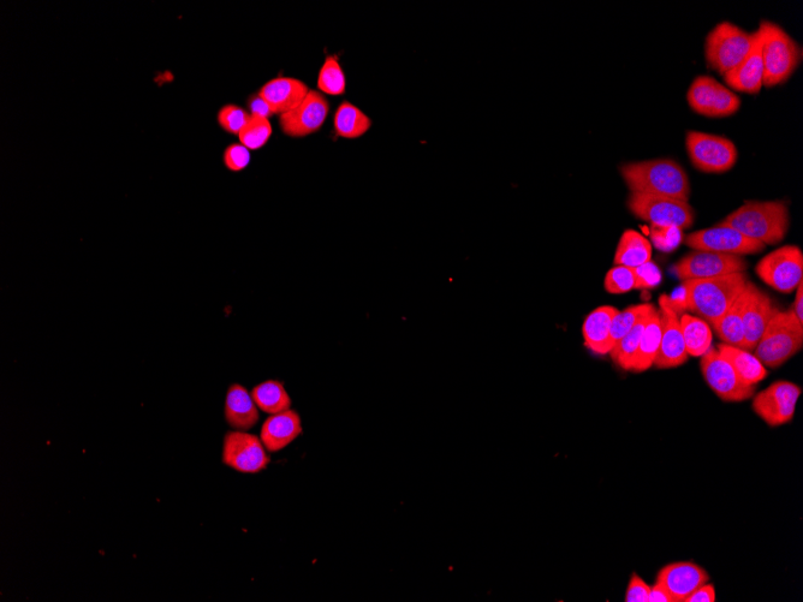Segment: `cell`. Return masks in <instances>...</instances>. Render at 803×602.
I'll return each instance as SVG.
<instances>
[{
    "mask_svg": "<svg viewBox=\"0 0 803 602\" xmlns=\"http://www.w3.org/2000/svg\"><path fill=\"white\" fill-rule=\"evenodd\" d=\"M759 28L763 32V85H781L799 67L801 47L775 23L764 21Z\"/></svg>",
    "mask_w": 803,
    "mask_h": 602,
    "instance_id": "5",
    "label": "cell"
},
{
    "mask_svg": "<svg viewBox=\"0 0 803 602\" xmlns=\"http://www.w3.org/2000/svg\"><path fill=\"white\" fill-rule=\"evenodd\" d=\"M656 311L652 303H640V305L630 306L622 312H618L611 324V342L615 345L633 329L638 321Z\"/></svg>",
    "mask_w": 803,
    "mask_h": 602,
    "instance_id": "34",
    "label": "cell"
},
{
    "mask_svg": "<svg viewBox=\"0 0 803 602\" xmlns=\"http://www.w3.org/2000/svg\"><path fill=\"white\" fill-rule=\"evenodd\" d=\"M700 369L707 385L723 402H745L755 395V386L743 383L716 348L700 357Z\"/></svg>",
    "mask_w": 803,
    "mask_h": 602,
    "instance_id": "10",
    "label": "cell"
},
{
    "mask_svg": "<svg viewBox=\"0 0 803 602\" xmlns=\"http://www.w3.org/2000/svg\"><path fill=\"white\" fill-rule=\"evenodd\" d=\"M754 34V43L746 58L724 75L730 88L748 94H758L763 87V32L759 28Z\"/></svg>",
    "mask_w": 803,
    "mask_h": 602,
    "instance_id": "19",
    "label": "cell"
},
{
    "mask_svg": "<svg viewBox=\"0 0 803 602\" xmlns=\"http://www.w3.org/2000/svg\"><path fill=\"white\" fill-rule=\"evenodd\" d=\"M648 602H675L674 598L662 583L658 581L653 584L648 596Z\"/></svg>",
    "mask_w": 803,
    "mask_h": 602,
    "instance_id": "44",
    "label": "cell"
},
{
    "mask_svg": "<svg viewBox=\"0 0 803 602\" xmlns=\"http://www.w3.org/2000/svg\"><path fill=\"white\" fill-rule=\"evenodd\" d=\"M686 244L694 250H705L728 255L745 256L763 252L765 244L742 235L741 232L717 224L713 228L692 232Z\"/></svg>",
    "mask_w": 803,
    "mask_h": 602,
    "instance_id": "15",
    "label": "cell"
},
{
    "mask_svg": "<svg viewBox=\"0 0 803 602\" xmlns=\"http://www.w3.org/2000/svg\"><path fill=\"white\" fill-rule=\"evenodd\" d=\"M249 119H251V112L237 105H225L218 112V124L220 127L226 133L237 136L246 127Z\"/></svg>",
    "mask_w": 803,
    "mask_h": 602,
    "instance_id": "37",
    "label": "cell"
},
{
    "mask_svg": "<svg viewBox=\"0 0 803 602\" xmlns=\"http://www.w3.org/2000/svg\"><path fill=\"white\" fill-rule=\"evenodd\" d=\"M657 581L669 590L675 602H684L695 589L710 581L704 568L693 562H677L664 566Z\"/></svg>",
    "mask_w": 803,
    "mask_h": 602,
    "instance_id": "20",
    "label": "cell"
},
{
    "mask_svg": "<svg viewBox=\"0 0 803 602\" xmlns=\"http://www.w3.org/2000/svg\"><path fill=\"white\" fill-rule=\"evenodd\" d=\"M224 164L231 171L245 170L251 164V151L242 143H234L225 149Z\"/></svg>",
    "mask_w": 803,
    "mask_h": 602,
    "instance_id": "39",
    "label": "cell"
},
{
    "mask_svg": "<svg viewBox=\"0 0 803 602\" xmlns=\"http://www.w3.org/2000/svg\"><path fill=\"white\" fill-rule=\"evenodd\" d=\"M791 311L794 312L796 318L803 324V280L796 288V297Z\"/></svg>",
    "mask_w": 803,
    "mask_h": 602,
    "instance_id": "45",
    "label": "cell"
},
{
    "mask_svg": "<svg viewBox=\"0 0 803 602\" xmlns=\"http://www.w3.org/2000/svg\"><path fill=\"white\" fill-rule=\"evenodd\" d=\"M652 261V244L635 230L624 231L615 254L616 266L641 267Z\"/></svg>",
    "mask_w": 803,
    "mask_h": 602,
    "instance_id": "27",
    "label": "cell"
},
{
    "mask_svg": "<svg viewBox=\"0 0 803 602\" xmlns=\"http://www.w3.org/2000/svg\"><path fill=\"white\" fill-rule=\"evenodd\" d=\"M618 312L620 311L615 307L603 306L587 315L582 326V335L585 347L593 354L604 356L614 349L611 342V324Z\"/></svg>",
    "mask_w": 803,
    "mask_h": 602,
    "instance_id": "22",
    "label": "cell"
},
{
    "mask_svg": "<svg viewBox=\"0 0 803 602\" xmlns=\"http://www.w3.org/2000/svg\"><path fill=\"white\" fill-rule=\"evenodd\" d=\"M257 404L253 401L245 387L235 384L230 386L225 402V419L230 427L246 432L259 421Z\"/></svg>",
    "mask_w": 803,
    "mask_h": 602,
    "instance_id": "24",
    "label": "cell"
},
{
    "mask_svg": "<svg viewBox=\"0 0 803 602\" xmlns=\"http://www.w3.org/2000/svg\"><path fill=\"white\" fill-rule=\"evenodd\" d=\"M753 285L752 282H748L745 290L736 298L728 311L711 324L723 343L731 345V347L745 349V330H743L742 313L748 297L751 295Z\"/></svg>",
    "mask_w": 803,
    "mask_h": 602,
    "instance_id": "25",
    "label": "cell"
},
{
    "mask_svg": "<svg viewBox=\"0 0 803 602\" xmlns=\"http://www.w3.org/2000/svg\"><path fill=\"white\" fill-rule=\"evenodd\" d=\"M660 329L662 337L654 367L671 369L684 365L688 361L686 345H684L681 321L674 301L668 295L659 297Z\"/></svg>",
    "mask_w": 803,
    "mask_h": 602,
    "instance_id": "14",
    "label": "cell"
},
{
    "mask_svg": "<svg viewBox=\"0 0 803 602\" xmlns=\"http://www.w3.org/2000/svg\"><path fill=\"white\" fill-rule=\"evenodd\" d=\"M719 225L730 226L765 246H775L788 234L789 208L784 201H747Z\"/></svg>",
    "mask_w": 803,
    "mask_h": 602,
    "instance_id": "3",
    "label": "cell"
},
{
    "mask_svg": "<svg viewBox=\"0 0 803 602\" xmlns=\"http://www.w3.org/2000/svg\"><path fill=\"white\" fill-rule=\"evenodd\" d=\"M648 317H650V314L642 317L638 323L634 325L633 329L630 330L627 335L615 345L614 349L611 350L610 355L612 360H614L616 365L623 369V371L630 372V368H632L634 355L636 350H638Z\"/></svg>",
    "mask_w": 803,
    "mask_h": 602,
    "instance_id": "32",
    "label": "cell"
},
{
    "mask_svg": "<svg viewBox=\"0 0 803 602\" xmlns=\"http://www.w3.org/2000/svg\"><path fill=\"white\" fill-rule=\"evenodd\" d=\"M272 135V125L269 118L252 116L246 127L242 129L239 139L249 151L263 148Z\"/></svg>",
    "mask_w": 803,
    "mask_h": 602,
    "instance_id": "36",
    "label": "cell"
},
{
    "mask_svg": "<svg viewBox=\"0 0 803 602\" xmlns=\"http://www.w3.org/2000/svg\"><path fill=\"white\" fill-rule=\"evenodd\" d=\"M302 433L299 414L293 410L275 414L264 422L261 428V441L270 452L283 450Z\"/></svg>",
    "mask_w": 803,
    "mask_h": 602,
    "instance_id": "23",
    "label": "cell"
},
{
    "mask_svg": "<svg viewBox=\"0 0 803 602\" xmlns=\"http://www.w3.org/2000/svg\"><path fill=\"white\" fill-rule=\"evenodd\" d=\"M747 267V261L742 256L694 250L678 260L670 271L677 279L684 282L689 279H705L746 272Z\"/></svg>",
    "mask_w": 803,
    "mask_h": 602,
    "instance_id": "12",
    "label": "cell"
},
{
    "mask_svg": "<svg viewBox=\"0 0 803 602\" xmlns=\"http://www.w3.org/2000/svg\"><path fill=\"white\" fill-rule=\"evenodd\" d=\"M329 101L318 91H309L305 100L293 111L284 113L279 118V125L285 135L301 139L323 127L329 116Z\"/></svg>",
    "mask_w": 803,
    "mask_h": 602,
    "instance_id": "17",
    "label": "cell"
},
{
    "mask_svg": "<svg viewBox=\"0 0 803 602\" xmlns=\"http://www.w3.org/2000/svg\"><path fill=\"white\" fill-rule=\"evenodd\" d=\"M717 350L725 360H727L731 367L743 383L751 386H757L761 381L765 380L769 372L767 368L761 363L757 356L751 351L731 347L728 344H719Z\"/></svg>",
    "mask_w": 803,
    "mask_h": 602,
    "instance_id": "26",
    "label": "cell"
},
{
    "mask_svg": "<svg viewBox=\"0 0 803 602\" xmlns=\"http://www.w3.org/2000/svg\"><path fill=\"white\" fill-rule=\"evenodd\" d=\"M716 589L712 583H705L688 596L684 602H715Z\"/></svg>",
    "mask_w": 803,
    "mask_h": 602,
    "instance_id": "42",
    "label": "cell"
},
{
    "mask_svg": "<svg viewBox=\"0 0 803 602\" xmlns=\"http://www.w3.org/2000/svg\"><path fill=\"white\" fill-rule=\"evenodd\" d=\"M660 337H662V329H660V315L656 309L647 319L630 372L642 373L653 367L658 355Z\"/></svg>",
    "mask_w": 803,
    "mask_h": 602,
    "instance_id": "28",
    "label": "cell"
},
{
    "mask_svg": "<svg viewBox=\"0 0 803 602\" xmlns=\"http://www.w3.org/2000/svg\"><path fill=\"white\" fill-rule=\"evenodd\" d=\"M686 146L695 169L706 174H722L734 168L739 152L727 137L688 131Z\"/></svg>",
    "mask_w": 803,
    "mask_h": 602,
    "instance_id": "8",
    "label": "cell"
},
{
    "mask_svg": "<svg viewBox=\"0 0 803 602\" xmlns=\"http://www.w3.org/2000/svg\"><path fill=\"white\" fill-rule=\"evenodd\" d=\"M604 288L609 294L622 295L635 289H641V284L635 268L615 266L606 273Z\"/></svg>",
    "mask_w": 803,
    "mask_h": 602,
    "instance_id": "35",
    "label": "cell"
},
{
    "mask_svg": "<svg viewBox=\"0 0 803 602\" xmlns=\"http://www.w3.org/2000/svg\"><path fill=\"white\" fill-rule=\"evenodd\" d=\"M755 34H749L730 22L719 23L707 35V64L723 76L735 69L751 51Z\"/></svg>",
    "mask_w": 803,
    "mask_h": 602,
    "instance_id": "6",
    "label": "cell"
},
{
    "mask_svg": "<svg viewBox=\"0 0 803 602\" xmlns=\"http://www.w3.org/2000/svg\"><path fill=\"white\" fill-rule=\"evenodd\" d=\"M252 398L261 410L272 415L283 413L291 407L288 392L285 391L284 385L276 380L265 381L255 386Z\"/></svg>",
    "mask_w": 803,
    "mask_h": 602,
    "instance_id": "31",
    "label": "cell"
},
{
    "mask_svg": "<svg viewBox=\"0 0 803 602\" xmlns=\"http://www.w3.org/2000/svg\"><path fill=\"white\" fill-rule=\"evenodd\" d=\"M651 586L642 580L638 574H633L630 577L629 586L627 588L626 602H648L650 596Z\"/></svg>",
    "mask_w": 803,
    "mask_h": 602,
    "instance_id": "40",
    "label": "cell"
},
{
    "mask_svg": "<svg viewBox=\"0 0 803 602\" xmlns=\"http://www.w3.org/2000/svg\"><path fill=\"white\" fill-rule=\"evenodd\" d=\"M223 462L237 472L257 474L269 466L270 457L258 437L239 431L225 435Z\"/></svg>",
    "mask_w": 803,
    "mask_h": 602,
    "instance_id": "16",
    "label": "cell"
},
{
    "mask_svg": "<svg viewBox=\"0 0 803 602\" xmlns=\"http://www.w3.org/2000/svg\"><path fill=\"white\" fill-rule=\"evenodd\" d=\"M778 312L772 298L754 284L742 313L745 350L753 351L757 347L767 325Z\"/></svg>",
    "mask_w": 803,
    "mask_h": 602,
    "instance_id": "18",
    "label": "cell"
},
{
    "mask_svg": "<svg viewBox=\"0 0 803 602\" xmlns=\"http://www.w3.org/2000/svg\"><path fill=\"white\" fill-rule=\"evenodd\" d=\"M311 91L305 82L293 77H276L266 82L259 95L270 106L273 115H284L296 109Z\"/></svg>",
    "mask_w": 803,
    "mask_h": 602,
    "instance_id": "21",
    "label": "cell"
},
{
    "mask_svg": "<svg viewBox=\"0 0 803 602\" xmlns=\"http://www.w3.org/2000/svg\"><path fill=\"white\" fill-rule=\"evenodd\" d=\"M687 100L694 112L710 118L729 117L741 107V99L710 76H699L693 81Z\"/></svg>",
    "mask_w": 803,
    "mask_h": 602,
    "instance_id": "13",
    "label": "cell"
},
{
    "mask_svg": "<svg viewBox=\"0 0 803 602\" xmlns=\"http://www.w3.org/2000/svg\"><path fill=\"white\" fill-rule=\"evenodd\" d=\"M802 390L791 381L779 380L753 396L754 413L767 426L781 427L793 421Z\"/></svg>",
    "mask_w": 803,
    "mask_h": 602,
    "instance_id": "11",
    "label": "cell"
},
{
    "mask_svg": "<svg viewBox=\"0 0 803 602\" xmlns=\"http://www.w3.org/2000/svg\"><path fill=\"white\" fill-rule=\"evenodd\" d=\"M318 88L321 93L342 95L346 93V74L339 64L337 56H327L318 76Z\"/></svg>",
    "mask_w": 803,
    "mask_h": 602,
    "instance_id": "33",
    "label": "cell"
},
{
    "mask_svg": "<svg viewBox=\"0 0 803 602\" xmlns=\"http://www.w3.org/2000/svg\"><path fill=\"white\" fill-rule=\"evenodd\" d=\"M621 175L632 193L688 202L691 198V182L687 172L672 159L624 164L621 166Z\"/></svg>",
    "mask_w": 803,
    "mask_h": 602,
    "instance_id": "1",
    "label": "cell"
},
{
    "mask_svg": "<svg viewBox=\"0 0 803 602\" xmlns=\"http://www.w3.org/2000/svg\"><path fill=\"white\" fill-rule=\"evenodd\" d=\"M680 321L687 354L693 357L705 355L712 347L713 336L709 323L691 314H683Z\"/></svg>",
    "mask_w": 803,
    "mask_h": 602,
    "instance_id": "30",
    "label": "cell"
},
{
    "mask_svg": "<svg viewBox=\"0 0 803 602\" xmlns=\"http://www.w3.org/2000/svg\"><path fill=\"white\" fill-rule=\"evenodd\" d=\"M248 107L251 110L252 116H259L270 118L273 116V112L270 109V106L266 104V101L260 97L259 94L253 95L251 99L248 100Z\"/></svg>",
    "mask_w": 803,
    "mask_h": 602,
    "instance_id": "43",
    "label": "cell"
},
{
    "mask_svg": "<svg viewBox=\"0 0 803 602\" xmlns=\"http://www.w3.org/2000/svg\"><path fill=\"white\" fill-rule=\"evenodd\" d=\"M755 273L781 294H791L803 280V254L797 246L773 250L758 262Z\"/></svg>",
    "mask_w": 803,
    "mask_h": 602,
    "instance_id": "9",
    "label": "cell"
},
{
    "mask_svg": "<svg viewBox=\"0 0 803 602\" xmlns=\"http://www.w3.org/2000/svg\"><path fill=\"white\" fill-rule=\"evenodd\" d=\"M635 270L640 279L641 289L654 288L662 280V274L652 261L644 266L636 267Z\"/></svg>",
    "mask_w": 803,
    "mask_h": 602,
    "instance_id": "41",
    "label": "cell"
},
{
    "mask_svg": "<svg viewBox=\"0 0 803 602\" xmlns=\"http://www.w3.org/2000/svg\"><path fill=\"white\" fill-rule=\"evenodd\" d=\"M651 234L654 246L663 252H671L682 241V230L677 228L652 225Z\"/></svg>",
    "mask_w": 803,
    "mask_h": 602,
    "instance_id": "38",
    "label": "cell"
},
{
    "mask_svg": "<svg viewBox=\"0 0 803 602\" xmlns=\"http://www.w3.org/2000/svg\"><path fill=\"white\" fill-rule=\"evenodd\" d=\"M627 205L636 218L654 226L682 230L691 228L695 219V212L688 201L630 193Z\"/></svg>",
    "mask_w": 803,
    "mask_h": 602,
    "instance_id": "7",
    "label": "cell"
},
{
    "mask_svg": "<svg viewBox=\"0 0 803 602\" xmlns=\"http://www.w3.org/2000/svg\"><path fill=\"white\" fill-rule=\"evenodd\" d=\"M748 282L746 272L684 280V305L689 312L712 324L728 311Z\"/></svg>",
    "mask_w": 803,
    "mask_h": 602,
    "instance_id": "2",
    "label": "cell"
},
{
    "mask_svg": "<svg viewBox=\"0 0 803 602\" xmlns=\"http://www.w3.org/2000/svg\"><path fill=\"white\" fill-rule=\"evenodd\" d=\"M333 125H335L336 136L355 140L364 136L371 129L372 121L359 107L344 101L338 106L335 118H333Z\"/></svg>",
    "mask_w": 803,
    "mask_h": 602,
    "instance_id": "29",
    "label": "cell"
},
{
    "mask_svg": "<svg viewBox=\"0 0 803 602\" xmlns=\"http://www.w3.org/2000/svg\"><path fill=\"white\" fill-rule=\"evenodd\" d=\"M802 347L803 324L790 309L772 318L753 351L766 368L776 369L799 354Z\"/></svg>",
    "mask_w": 803,
    "mask_h": 602,
    "instance_id": "4",
    "label": "cell"
}]
</instances>
